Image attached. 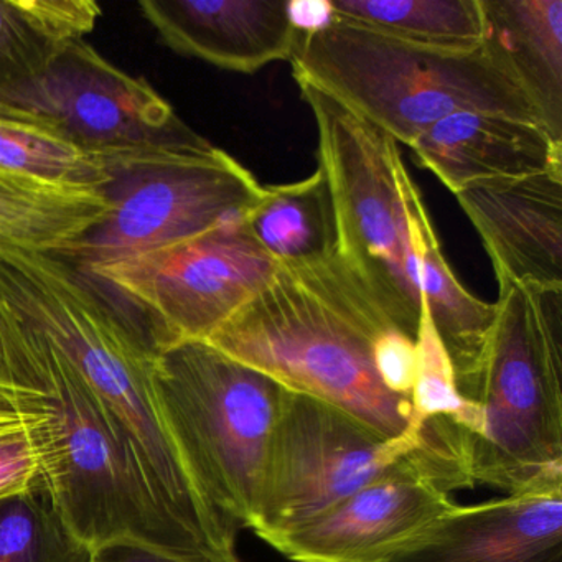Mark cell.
I'll use <instances>...</instances> for the list:
<instances>
[{
    "mask_svg": "<svg viewBox=\"0 0 562 562\" xmlns=\"http://www.w3.org/2000/svg\"><path fill=\"white\" fill-rule=\"evenodd\" d=\"M0 350L5 381L31 393L44 413L45 486L83 544L97 552L130 542L228 562L213 558L173 518L133 440L74 364L2 304Z\"/></svg>",
    "mask_w": 562,
    "mask_h": 562,
    "instance_id": "6da1fadb",
    "label": "cell"
},
{
    "mask_svg": "<svg viewBox=\"0 0 562 562\" xmlns=\"http://www.w3.org/2000/svg\"><path fill=\"white\" fill-rule=\"evenodd\" d=\"M394 327L337 255L281 265L272 281L209 338L228 357L292 393L345 411L386 437L419 423L406 397L386 390L374 344Z\"/></svg>",
    "mask_w": 562,
    "mask_h": 562,
    "instance_id": "7a4b0ae2",
    "label": "cell"
},
{
    "mask_svg": "<svg viewBox=\"0 0 562 562\" xmlns=\"http://www.w3.org/2000/svg\"><path fill=\"white\" fill-rule=\"evenodd\" d=\"M291 64L295 81L312 85L407 147L437 121L462 111L541 124L483 47L470 54L429 50L334 19L322 31L299 34Z\"/></svg>",
    "mask_w": 562,
    "mask_h": 562,
    "instance_id": "3957f363",
    "label": "cell"
},
{
    "mask_svg": "<svg viewBox=\"0 0 562 562\" xmlns=\"http://www.w3.org/2000/svg\"><path fill=\"white\" fill-rule=\"evenodd\" d=\"M409 469L450 493L473 486L465 436L452 424L386 437L338 407L288 390L251 529L271 544L364 486Z\"/></svg>",
    "mask_w": 562,
    "mask_h": 562,
    "instance_id": "277c9868",
    "label": "cell"
},
{
    "mask_svg": "<svg viewBox=\"0 0 562 562\" xmlns=\"http://www.w3.org/2000/svg\"><path fill=\"white\" fill-rule=\"evenodd\" d=\"M496 317L472 401V485L513 493L562 483V288L498 284Z\"/></svg>",
    "mask_w": 562,
    "mask_h": 562,
    "instance_id": "5b68a950",
    "label": "cell"
},
{
    "mask_svg": "<svg viewBox=\"0 0 562 562\" xmlns=\"http://www.w3.org/2000/svg\"><path fill=\"white\" fill-rule=\"evenodd\" d=\"M153 384L170 436L209 505L251 528L285 387L206 340L157 355Z\"/></svg>",
    "mask_w": 562,
    "mask_h": 562,
    "instance_id": "8992f818",
    "label": "cell"
},
{
    "mask_svg": "<svg viewBox=\"0 0 562 562\" xmlns=\"http://www.w3.org/2000/svg\"><path fill=\"white\" fill-rule=\"evenodd\" d=\"M299 90L314 114L318 169L337 225L335 255L391 324L416 340L424 297L394 166L396 140L305 81Z\"/></svg>",
    "mask_w": 562,
    "mask_h": 562,
    "instance_id": "52a82bcc",
    "label": "cell"
},
{
    "mask_svg": "<svg viewBox=\"0 0 562 562\" xmlns=\"http://www.w3.org/2000/svg\"><path fill=\"white\" fill-rule=\"evenodd\" d=\"M261 189L246 167L196 133L116 154L103 190L106 216L57 256L90 272L167 248L245 218Z\"/></svg>",
    "mask_w": 562,
    "mask_h": 562,
    "instance_id": "ba28073f",
    "label": "cell"
},
{
    "mask_svg": "<svg viewBox=\"0 0 562 562\" xmlns=\"http://www.w3.org/2000/svg\"><path fill=\"white\" fill-rule=\"evenodd\" d=\"M243 220L85 272L143 328L156 353L209 340L278 274Z\"/></svg>",
    "mask_w": 562,
    "mask_h": 562,
    "instance_id": "9c48e42d",
    "label": "cell"
},
{
    "mask_svg": "<svg viewBox=\"0 0 562 562\" xmlns=\"http://www.w3.org/2000/svg\"><path fill=\"white\" fill-rule=\"evenodd\" d=\"M0 116L50 131L91 153H137L193 136L169 103L81 41L24 87L0 98Z\"/></svg>",
    "mask_w": 562,
    "mask_h": 562,
    "instance_id": "30bf717a",
    "label": "cell"
},
{
    "mask_svg": "<svg viewBox=\"0 0 562 562\" xmlns=\"http://www.w3.org/2000/svg\"><path fill=\"white\" fill-rule=\"evenodd\" d=\"M456 506L432 476L403 470L269 546L292 562H403L430 541Z\"/></svg>",
    "mask_w": 562,
    "mask_h": 562,
    "instance_id": "8fae6325",
    "label": "cell"
},
{
    "mask_svg": "<svg viewBox=\"0 0 562 562\" xmlns=\"http://www.w3.org/2000/svg\"><path fill=\"white\" fill-rule=\"evenodd\" d=\"M498 284L562 288V169L456 193Z\"/></svg>",
    "mask_w": 562,
    "mask_h": 562,
    "instance_id": "7c38bea8",
    "label": "cell"
},
{
    "mask_svg": "<svg viewBox=\"0 0 562 562\" xmlns=\"http://www.w3.org/2000/svg\"><path fill=\"white\" fill-rule=\"evenodd\" d=\"M139 9L167 47L235 74L291 60L297 44L289 0H143Z\"/></svg>",
    "mask_w": 562,
    "mask_h": 562,
    "instance_id": "4fadbf2b",
    "label": "cell"
},
{
    "mask_svg": "<svg viewBox=\"0 0 562 562\" xmlns=\"http://www.w3.org/2000/svg\"><path fill=\"white\" fill-rule=\"evenodd\" d=\"M409 149L450 192L562 169V143L535 121L462 111L424 131Z\"/></svg>",
    "mask_w": 562,
    "mask_h": 562,
    "instance_id": "5bb4252c",
    "label": "cell"
},
{
    "mask_svg": "<svg viewBox=\"0 0 562 562\" xmlns=\"http://www.w3.org/2000/svg\"><path fill=\"white\" fill-rule=\"evenodd\" d=\"M562 483L457 505L436 535L403 562H559Z\"/></svg>",
    "mask_w": 562,
    "mask_h": 562,
    "instance_id": "9a60e30c",
    "label": "cell"
},
{
    "mask_svg": "<svg viewBox=\"0 0 562 562\" xmlns=\"http://www.w3.org/2000/svg\"><path fill=\"white\" fill-rule=\"evenodd\" d=\"M394 173L406 210L424 302L452 361L460 391L472 400L488 350L496 305L473 295L453 274L403 156L396 160Z\"/></svg>",
    "mask_w": 562,
    "mask_h": 562,
    "instance_id": "2e32d148",
    "label": "cell"
},
{
    "mask_svg": "<svg viewBox=\"0 0 562 562\" xmlns=\"http://www.w3.org/2000/svg\"><path fill=\"white\" fill-rule=\"evenodd\" d=\"M482 47L562 143V0H480Z\"/></svg>",
    "mask_w": 562,
    "mask_h": 562,
    "instance_id": "e0dca14e",
    "label": "cell"
},
{
    "mask_svg": "<svg viewBox=\"0 0 562 562\" xmlns=\"http://www.w3.org/2000/svg\"><path fill=\"white\" fill-rule=\"evenodd\" d=\"M243 223L279 265L322 261L337 249L334 203L321 169L301 182L262 187Z\"/></svg>",
    "mask_w": 562,
    "mask_h": 562,
    "instance_id": "ac0fdd59",
    "label": "cell"
},
{
    "mask_svg": "<svg viewBox=\"0 0 562 562\" xmlns=\"http://www.w3.org/2000/svg\"><path fill=\"white\" fill-rule=\"evenodd\" d=\"M100 18L93 0H0V98L38 77Z\"/></svg>",
    "mask_w": 562,
    "mask_h": 562,
    "instance_id": "d6986e66",
    "label": "cell"
},
{
    "mask_svg": "<svg viewBox=\"0 0 562 562\" xmlns=\"http://www.w3.org/2000/svg\"><path fill=\"white\" fill-rule=\"evenodd\" d=\"M330 8L337 21L414 47L450 54L482 47L480 0H330Z\"/></svg>",
    "mask_w": 562,
    "mask_h": 562,
    "instance_id": "ffe728a7",
    "label": "cell"
},
{
    "mask_svg": "<svg viewBox=\"0 0 562 562\" xmlns=\"http://www.w3.org/2000/svg\"><path fill=\"white\" fill-rule=\"evenodd\" d=\"M108 210L101 193L58 192L0 176V241L19 248L61 255Z\"/></svg>",
    "mask_w": 562,
    "mask_h": 562,
    "instance_id": "44dd1931",
    "label": "cell"
},
{
    "mask_svg": "<svg viewBox=\"0 0 562 562\" xmlns=\"http://www.w3.org/2000/svg\"><path fill=\"white\" fill-rule=\"evenodd\" d=\"M111 159L35 124L0 116V176L58 192L103 195Z\"/></svg>",
    "mask_w": 562,
    "mask_h": 562,
    "instance_id": "7402d4cb",
    "label": "cell"
},
{
    "mask_svg": "<svg viewBox=\"0 0 562 562\" xmlns=\"http://www.w3.org/2000/svg\"><path fill=\"white\" fill-rule=\"evenodd\" d=\"M58 515L47 486L0 498V562H93Z\"/></svg>",
    "mask_w": 562,
    "mask_h": 562,
    "instance_id": "603a6c76",
    "label": "cell"
},
{
    "mask_svg": "<svg viewBox=\"0 0 562 562\" xmlns=\"http://www.w3.org/2000/svg\"><path fill=\"white\" fill-rule=\"evenodd\" d=\"M417 376L411 394L416 419L423 424H452L467 442L479 436L482 413L475 401L463 396L446 347L434 327L426 302L420 308L416 335Z\"/></svg>",
    "mask_w": 562,
    "mask_h": 562,
    "instance_id": "cb8c5ba5",
    "label": "cell"
},
{
    "mask_svg": "<svg viewBox=\"0 0 562 562\" xmlns=\"http://www.w3.org/2000/svg\"><path fill=\"white\" fill-rule=\"evenodd\" d=\"M378 376L387 391L411 401L417 376L416 340L391 327L374 344Z\"/></svg>",
    "mask_w": 562,
    "mask_h": 562,
    "instance_id": "d4e9b609",
    "label": "cell"
},
{
    "mask_svg": "<svg viewBox=\"0 0 562 562\" xmlns=\"http://www.w3.org/2000/svg\"><path fill=\"white\" fill-rule=\"evenodd\" d=\"M97 562H218L205 561V559L180 558V555L167 554V552L156 551V549L146 548L140 544H130V542H120V544L106 546L94 552ZM228 562H241L239 559Z\"/></svg>",
    "mask_w": 562,
    "mask_h": 562,
    "instance_id": "484cf974",
    "label": "cell"
},
{
    "mask_svg": "<svg viewBox=\"0 0 562 562\" xmlns=\"http://www.w3.org/2000/svg\"><path fill=\"white\" fill-rule=\"evenodd\" d=\"M289 18L299 34L322 31L334 21L330 0H289Z\"/></svg>",
    "mask_w": 562,
    "mask_h": 562,
    "instance_id": "4316f807",
    "label": "cell"
},
{
    "mask_svg": "<svg viewBox=\"0 0 562 562\" xmlns=\"http://www.w3.org/2000/svg\"><path fill=\"white\" fill-rule=\"evenodd\" d=\"M0 381H2V383H8V381H5L4 361H2V350H0Z\"/></svg>",
    "mask_w": 562,
    "mask_h": 562,
    "instance_id": "83f0119b",
    "label": "cell"
},
{
    "mask_svg": "<svg viewBox=\"0 0 562 562\" xmlns=\"http://www.w3.org/2000/svg\"><path fill=\"white\" fill-rule=\"evenodd\" d=\"M93 562H97V561H93Z\"/></svg>",
    "mask_w": 562,
    "mask_h": 562,
    "instance_id": "f1b7e54d",
    "label": "cell"
}]
</instances>
